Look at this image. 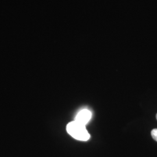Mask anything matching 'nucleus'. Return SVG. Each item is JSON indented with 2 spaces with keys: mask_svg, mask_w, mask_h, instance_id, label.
<instances>
[{
  "mask_svg": "<svg viewBox=\"0 0 157 157\" xmlns=\"http://www.w3.org/2000/svg\"><path fill=\"white\" fill-rule=\"evenodd\" d=\"M91 117V113L88 109H83L76 115L75 121L80 124H86L89 122Z\"/></svg>",
  "mask_w": 157,
  "mask_h": 157,
  "instance_id": "nucleus-2",
  "label": "nucleus"
},
{
  "mask_svg": "<svg viewBox=\"0 0 157 157\" xmlns=\"http://www.w3.org/2000/svg\"><path fill=\"white\" fill-rule=\"evenodd\" d=\"M156 118H157V115H156Z\"/></svg>",
  "mask_w": 157,
  "mask_h": 157,
  "instance_id": "nucleus-4",
  "label": "nucleus"
},
{
  "mask_svg": "<svg viewBox=\"0 0 157 157\" xmlns=\"http://www.w3.org/2000/svg\"><path fill=\"white\" fill-rule=\"evenodd\" d=\"M151 134L153 139L157 141V129H152Z\"/></svg>",
  "mask_w": 157,
  "mask_h": 157,
  "instance_id": "nucleus-3",
  "label": "nucleus"
},
{
  "mask_svg": "<svg viewBox=\"0 0 157 157\" xmlns=\"http://www.w3.org/2000/svg\"><path fill=\"white\" fill-rule=\"evenodd\" d=\"M67 133L73 138L79 141H86L90 139V135L84 124L76 121L69 122L67 126Z\"/></svg>",
  "mask_w": 157,
  "mask_h": 157,
  "instance_id": "nucleus-1",
  "label": "nucleus"
}]
</instances>
